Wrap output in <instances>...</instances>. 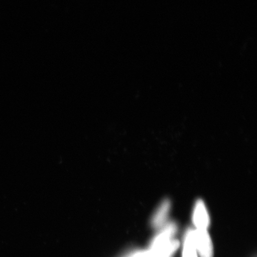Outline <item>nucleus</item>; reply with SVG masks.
Segmentation results:
<instances>
[{
    "label": "nucleus",
    "mask_w": 257,
    "mask_h": 257,
    "mask_svg": "<svg viewBox=\"0 0 257 257\" xmlns=\"http://www.w3.org/2000/svg\"><path fill=\"white\" fill-rule=\"evenodd\" d=\"M172 204L169 199L163 200L157 208L152 218V224L154 228H161L166 223Z\"/></svg>",
    "instance_id": "obj_4"
},
{
    "label": "nucleus",
    "mask_w": 257,
    "mask_h": 257,
    "mask_svg": "<svg viewBox=\"0 0 257 257\" xmlns=\"http://www.w3.org/2000/svg\"><path fill=\"white\" fill-rule=\"evenodd\" d=\"M192 220L195 229L208 230L210 225V216L204 201L201 199L196 201L193 208Z\"/></svg>",
    "instance_id": "obj_3"
},
{
    "label": "nucleus",
    "mask_w": 257,
    "mask_h": 257,
    "mask_svg": "<svg viewBox=\"0 0 257 257\" xmlns=\"http://www.w3.org/2000/svg\"><path fill=\"white\" fill-rule=\"evenodd\" d=\"M178 230L175 223H166L160 232L154 236L149 248L152 257H173L181 246L179 241L175 239Z\"/></svg>",
    "instance_id": "obj_1"
},
{
    "label": "nucleus",
    "mask_w": 257,
    "mask_h": 257,
    "mask_svg": "<svg viewBox=\"0 0 257 257\" xmlns=\"http://www.w3.org/2000/svg\"><path fill=\"white\" fill-rule=\"evenodd\" d=\"M194 237L199 257H213V241L208 230L194 229Z\"/></svg>",
    "instance_id": "obj_2"
},
{
    "label": "nucleus",
    "mask_w": 257,
    "mask_h": 257,
    "mask_svg": "<svg viewBox=\"0 0 257 257\" xmlns=\"http://www.w3.org/2000/svg\"><path fill=\"white\" fill-rule=\"evenodd\" d=\"M131 257H152L149 249L141 250V251L134 253Z\"/></svg>",
    "instance_id": "obj_6"
},
{
    "label": "nucleus",
    "mask_w": 257,
    "mask_h": 257,
    "mask_svg": "<svg viewBox=\"0 0 257 257\" xmlns=\"http://www.w3.org/2000/svg\"><path fill=\"white\" fill-rule=\"evenodd\" d=\"M182 247V257H199L195 245L194 230L186 231Z\"/></svg>",
    "instance_id": "obj_5"
}]
</instances>
